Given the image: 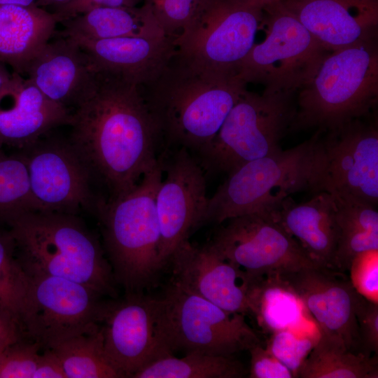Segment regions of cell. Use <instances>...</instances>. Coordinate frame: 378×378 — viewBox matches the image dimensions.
<instances>
[{"label": "cell", "mask_w": 378, "mask_h": 378, "mask_svg": "<svg viewBox=\"0 0 378 378\" xmlns=\"http://www.w3.org/2000/svg\"><path fill=\"white\" fill-rule=\"evenodd\" d=\"M279 276L313 316L320 332L341 339L350 351L362 353L356 316L362 295L349 276L319 265Z\"/></svg>", "instance_id": "obj_17"}, {"label": "cell", "mask_w": 378, "mask_h": 378, "mask_svg": "<svg viewBox=\"0 0 378 378\" xmlns=\"http://www.w3.org/2000/svg\"><path fill=\"white\" fill-rule=\"evenodd\" d=\"M2 351H3V350H2ZM2 351H0V354H1V353Z\"/></svg>", "instance_id": "obj_46"}, {"label": "cell", "mask_w": 378, "mask_h": 378, "mask_svg": "<svg viewBox=\"0 0 378 378\" xmlns=\"http://www.w3.org/2000/svg\"><path fill=\"white\" fill-rule=\"evenodd\" d=\"M156 194L160 231V257L163 267L176 248L196 228L204 224L209 197L204 170L189 150L178 148L167 162Z\"/></svg>", "instance_id": "obj_15"}, {"label": "cell", "mask_w": 378, "mask_h": 378, "mask_svg": "<svg viewBox=\"0 0 378 378\" xmlns=\"http://www.w3.org/2000/svg\"><path fill=\"white\" fill-rule=\"evenodd\" d=\"M300 368V378H377V356L350 351L340 338L320 332Z\"/></svg>", "instance_id": "obj_28"}, {"label": "cell", "mask_w": 378, "mask_h": 378, "mask_svg": "<svg viewBox=\"0 0 378 378\" xmlns=\"http://www.w3.org/2000/svg\"><path fill=\"white\" fill-rule=\"evenodd\" d=\"M38 0H0V5H14L25 7L35 6Z\"/></svg>", "instance_id": "obj_43"}, {"label": "cell", "mask_w": 378, "mask_h": 378, "mask_svg": "<svg viewBox=\"0 0 378 378\" xmlns=\"http://www.w3.org/2000/svg\"><path fill=\"white\" fill-rule=\"evenodd\" d=\"M265 36L255 43L237 75L246 83L295 92L314 74L329 52L282 2L262 8Z\"/></svg>", "instance_id": "obj_8"}, {"label": "cell", "mask_w": 378, "mask_h": 378, "mask_svg": "<svg viewBox=\"0 0 378 378\" xmlns=\"http://www.w3.org/2000/svg\"><path fill=\"white\" fill-rule=\"evenodd\" d=\"M246 85L237 74L198 66L176 51L158 76L140 88L162 139L198 153L215 136Z\"/></svg>", "instance_id": "obj_2"}, {"label": "cell", "mask_w": 378, "mask_h": 378, "mask_svg": "<svg viewBox=\"0 0 378 378\" xmlns=\"http://www.w3.org/2000/svg\"><path fill=\"white\" fill-rule=\"evenodd\" d=\"M162 175L160 158L132 190L117 198L102 199L95 212L104 252L125 295L144 293L164 268L155 202Z\"/></svg>", "instance_id": "obj_4"}, {"label": "cell", "mask_w": 378, "mask_h": 378, "mask_svg": "<svg viewBox=\"0 0 378 378\" xmlns=\"http://www.w3.org/2000/svg\"><path fill=\"white\" fill-rule=\"evenodd\" d=\"M143 0H73L51 13L58 22L100 7H136Z\"/></svg>", "instance_id": "obj_39"}, {"label": "cell", "mask_w": 378, "mask_h": 378, "mask_svg": "<svg viewBox=\"0 0 378 378\" xmlns=\"http://www.w3.org/2000/svg\"><path fill=\"white\" fill-rule=\"evenodd\" d=\"M243 3L262 8L265 6L274 3L284 2L291 0H238Z\"/></svg>", "instance_id": "obj_44"}, {"label": "cell", "mask_w": 378, "mask_h": 378, "mask_svg": "<svg viewBox=\"0 0 378 378\" xmlns=\"http://www.w3.org/2000/svg\"><path fill=\"white\" fill-rule=\"evenodd\" d=\"M17 153L26 163L39 211L95 214L102 199L93 195L92 175L69 139L48 133Z\"/></svg>", "instance_id": "obj_14"}, {"label": "cell", "mask_w": 378, "mask_h": 378, "mask_svg": "<svg viewBox=\"0 0 378 378\" xmlns=\"http://www.w3.org/2000/svg\"><path fill=\"white\" fill-rule=\"evenodd\" d=\"M70 126L69 140L92 179L107 188V200L129 192L160 161L162 134L140 85L120 76L97 71Z\"/></svg>", "instance_id": "obj_1"}, {"label": "cell", "mask_w": 378, "mask_h": 378, "mask_svg": "<svg viewBox=\"0 0 378 378\" xmlns=\"http://www.w3.org/2000/svg\"><path fill=\"white\" fill-rule=\"evenodd\" d=\"M169 264L174 281L187 290L232 312L248 314L246 274L224 259L208 242L181 244Z\"/></svg>", "instance_id": "obj_18"}, {"label": "cell", "mask_w": 378, "mask_h": 378, "mask_svg": "<svg viewBox=\"0 0 378 378\" xmlns=\"http://www.w3.org/2000/svg\"><path fill=\"white\" fill-rule=\"evenodd\" d=\"M51 12L35 6L0 5V64L24 76L34 57L55 33Z\"/></svg>", "instance_id": "obj_24"}, {"label": "cell", "mask_w": 378, "mask_h": 378, "mask_svg": "<svg viewBox=\"0 0 378 378\" xmlns=\"http://www.w3.org/2000/svg\"><path fill=\"white\" fill-rule=\"evenodd\" d=\"M263 214L278 223L315 264L336 270L338 225L330 192L314 193L309 200L301 203L288 196Z\"/></svg>", "instance_id": "obj_22"}, {"label": "cell", "mask_w": 378, "mask_h": 378, "mask_svg": "<svg viewBox=\"0 0 378 378\" xmlns=\"http://www.w3.org/2000/svg\"><path fill=\"white\" fill-rule=\"evenodd\" d=\"M262 8L238 0H202L174 40L176 52L198 66L237 74L262 27Z\"/></svg>", "instance_id": "obj_10"}, {"label": "cell", "mask_w": 378, "mask_h": 378, "mask_svg": "<svg viewBox=\"0 0 378 378\" xmlns=\"http://www.w3.org/2000/svg\"><path fill=\"white\" fill-rule=\"evenodd\" d=\"M97 74L88 55L75 41L58 36L38 51L24 76L48 99L71 111L88 96Z\"/></svg>", "instance_id": "obj_21"}, {"label": "cell", "mask_w": 378, "mask_h": 378, "mask_svg": "<svg viewBox=\"0 0 378 378\" xmlns=\"http://www.w3.org/2000/svg\"><path fill=\"white\" fill-rule=\"evenodd\" d=\"M296 111L295 92L245 90L213 139L198 154L202 168L228 174L251 160L280 151Z\"/></svg>", "instance_id": "obj_7"}, {"label": "cell", "mask_w": 378, "mask_h": 378, "mask_svg": "<svg viewBox=\"0 0 378 378\" xmlns=\"http://www.w3.org/2000/svg\"><path fill=\"white\" fill-rule=\"evenodd\" d=\"M325 191L332 195L336 206L335 268L344 272L359 254L378 250V212L374 206L354 195L333 188Z\"/></svg>", "instance_id": "obj_26"}, {"label": "cell", "mask_w": 378, "mask_h": 378, "mask_svg": "<svg viewBox=\"0 0 378 378\" xmlns=\"http://www.w3.org/2000/svg\"><path fill=\"white\" fill-rule=\"evenodd\" d=\"M74 41L97 71L120 76L139 85L158 76L176 52L174 40L167 36Z\"/></svg>", "instance_id": "obj_23"}, {"label": "cell", "mask_w": 378, "mask_h": 378, "mask_svg": "<svg viewBox=\"0 0 378 378\" xmlns=\"http://www.w3.org/2000/svg\"><path fill=\"white\" fill-rule=\"evenodd\" d=\"M248 374L244 365L234 356L185 354L169 355L148 365L132 378H241Z\"/></svg>", "instance_id": "obj_30"}, {"label": "cell", "mask_w": 378, "mask_h": 378, "mask_svg": "<svg viewBox=\"0 0 378 378\" xmlns=\"http://www.w3.org/2000/svg\"><path fill=\"white\" fill-rule=\"evenodd\" d=\"M202 0H143L165 35L174 40L190 22Z\"/></svg>", "instance_id": "obj_34"}, {"label": "cell", "mask_w": 378, "mask_h": 378, "mask_svg": "<svg viewBox=\"0 0 378 378\" xmlns=\"http://www.w3.org/2000/svg\"><path fill=\"white\" fill-rule=\"evenodd\" d=\"M378 99L377 38L329 52L295 93L290 129L334 130L370 113Z\"/></svg>", "instance_id": "obj_6"}, {"label": "cell", "mask_w": 378, "mask_h": 378, "mask_svg": "<svg viewBox=\"0 0 378 378\" xmlns=\"http://www.w3.org/2000/svg\"><path fill=\"white\" fill-rule=\"evenodd\" d=\"M39 211L31 190L26 163L17 153L0 148V225L8 227L22 215Z\"/></svg>", "instance_id": "obj_31"}, {"label": "cell", "mask_w": 378, "mask_h": 378, "mask_svg": "<svg viewBox=\"0 0 378 378\" xmlns=\"http://www.w3.org/2000/svg\"><path fill=\"white\" fill-rule=\"evenodd\" d=\"M72 1L73 0H38L36 6L44 9L46 8H53L55 9Z\"/></svg>", "instance_id": "obj_42"}, {"label": "cell", "mask_w": 378, "mask_h": 378, "mask_svg": "<svg viewBox=\"0 0 378 378\" xmlns=\"http://www.w3.org/2000/svg\"><path fill=\"white\" fill-rule=\"evenodd\" d=\"M319 335H301L292 329L281 330L270 335L266 349L297 377L300 368L316 344Z\"/></svg>", "instance_id": "obj_33"}, {"label": "cell", "mask_w": 378, "mask_h": 378, "mask_svg": "<svg viewBox=\"0 0 378 378\" xmlns=\"http://www.w3.org/2000/svg\"><path fill=\"white\" fill-rule=\"evenodd\" d=\"M323 190L333 188L378 202V131L356 119L323 132Z\"/></svg>", "instance_id": "obj_16"}, {"label": "cell", "mask_w": 378, "mask_h": 378, "mask_svg": "<svg viewBox=\"0 0 378 378\" xmlns=\"http://www.w3.org/2000/svg\"><path fill=\"white\" fill-rule=\"evenodd\" d=\"M158 300L163 333L173 354L234 356L261 343L244 314L227 311L174 282Z\"/></svg>", "instance_id": "obj_9"}, {"label": "cell", "mask_w": 378, "mask_h": 378, "mask_svg": "<svg viewBox=\"0 0 378 378\" xmlns=\"http://www.w3.org/2000/svg\"><path fill=\"white\" fill-rule=\"evenodd\" d=\"M72 111L45 96L27 77L12 72L0 89V148H25L62 125Z\"/></svg>", "instance_id": "obj_19"}, {"label": "cell", "mask_w": 378, "mask_h": 378, "mask_svg": "<svg viewBox=\"0 0 378 378\" xmlns=\"http://www.w3.org/2000/svg\"><path fill=\"white\" fill-rule=\"evenodd\" d=\"M22 337L16 321L0 309V351Z\"/></svg>", "instance_id": "obj_41"}, {"label": "cell", "mask_w": 378, "mask_h": 378, "mask_svg": "<svg viewBox=\"0 0 378 378\" xmlns=\"http://www.w3.org/2000/svg\"><path fill=\"white\" fill-rule=\"evenodd\" d=\"M322 132L298 146L248 162L227 174L209 197L204 224L265 213L290 195L323 190Z\"/></svg>", "instance_id": "obj_5"}, {"label": "cell", "mask_w": 378, "mask_h": 378, "mask_svg": "<svg viewBox=\"0 0 378 378\" xmlns=\"http://www.w3.org/2000/svg\"><path fill=\"white\" fill-rule=\"evenodd\" d=\"M29 277L51 276L117 298L112 267L97 237L76 214L33 211L8 227Z\"/></svg>", "instance_id": "obj_3"}, {"label": "cell", "mask_w": 378, "mask_h": 378, "mask_svg": "<svg viewBox=\"0 0 378 378\" xmlns=\"http://www.w3.org/2000/svg\"><path fill=\"white\" fill-rule=\"evenodd\" d=\"M356 319L362 353L378 354V302L361 295L356 309Z\"/></svg>", "instance_id": "obj_37"}, {"label": "cell", "mask_w": 378, "mask_h": 378, "mask_svg": "<svg viewBox=\"0 0 378 378\" xmlns=\"http://www.w3.org/2000/svg\"><path fill=\"white\" fill-rule=\"evenodd\" d=\"M250 353L249 378H293V372L261 343L248 350Z\"/></svg>", "instance_id": "obj_38"}, {"label": "cell", "mask_w": 378, "mask_h": 378, "mask_svg": "<svg viewBox=\"0 0 378 378\" xmlns=\"http://www.w3.org/2000/svg\"><path fill=\"white\" fill-rule=\"evenodd\" d=\"M249 313L267 333L297 328L303 322V304L279 275L258 278L247 291Z\"/></svg>", "instance_id": "obj_27"}, {"label": "cell", "mask_w": 378, "mask_h": 378, "mask_svg": "<svg viewBox=\"0 0 378 378\" xmlns=\"http://www.w3.org/2000/svg\"><path fill=\"white\" fill-rule=\"evenodd\" d=\"M79 283L51 276L29 277L20 315L22 337L42 349L52 347L99 323L106 300Z\"/></svg>", "instance_id": "obj_11"}, {"label": "cell", "mask_w": 378, "mask_h": 378, "mask_svg": "<svg viewBox=\"0 0 378 378\" xmlns=\"http://www.w3.org/2000/svg\"><path fill=\"white\" fill-rule=\"evenodd\" d=\"M224 222L209 243L224 259L242 270L249 283L262 276L317 265L267 214H246Z\"/></svg>", "instance_id": "obj_12"}, {"label": "cell", "mask_w": 378, "mask_h": 378, "mask_svg": "<svg viewBox=\"0 0 378 378\" xmlns=\"http://www.w3.org/2000/svg\"><path fill=\"white\" fill-rule=\"evenodd\" d=\"M99 323L106 354L122 378L174 355L163 333L158 298L136 293L106 300Z\"/></svg>", "instance_id": "obj_13"}, {"label": "cell", "mask_w": 378, "mask_h": 378, "mask_svg": "<svg viewBox=\"0 0 378 378\" xmlns=\"http://www.w3.org/2000/svg\"><path fill=\"white\" fill-rule=\"evenodd\" d=\"M33 378H67L61 360L52 348L41 351Z\"/></svg>", "instance_id": "obj_40"}, {"label": "cell", "mask_w": 378, "mask_h": 378, "mask_svg": "<svg viewBox=\"0 0 378 378\" xmlns=\"http://www.w3.org/2000/svg\"><path fill=\"white\" fill-rule=\"evenodd\" d=\"M58 36L74 41L167 36L149 8L100 7L66 19Z\"/></svg>", "instance_id": "obj_25"}, {"label": "cell", "mask_w": 378, "mask_h": 378, "mask_svg": "<svg viewBox=\"0 0 378 378\" xmlns=\"http://www.w3.org/2000/svg\"><path fill=\"white\" fill-rule=\"evenodd\" d=\"M349 272L357 292L378 302V250L359 254L353 260Z\"/></svg>", "instance_id": "obj_36"}, {"label": "cell", "mask_w": 378, "mask_h": 378, "mask_svg": "<svg viewBox=\"0 0 378 378\" xmlns=\"http://www.w3.org/2000/svg\"><path fill=\"white\" fill-rule=\"evenodd\" d=\"M12 73H10L6 65L0 64V89L9 80Z\"/></svg>", "instance_id": "obj_45"}, {"label": "cell", "mask_w": 378, "mask_h": 378, "mask_svg": "<svg viewBox=\"0 0 378 378\" xmlns=\"http://www.w3.org/2000/svg\"><path fill=\"white\" fill-rule=\"evenodd\" d=\"M41 346L21 337L0 354V378H33Z\"/></svg>", "instance_id": "obj_35"}, {"label": "cell", "mask_w": 378, "mask_h": 378, "mask_svg": "<svg viewBox=\"0 0 378 378\" xmlns=\"http://www.w3.org/2000/svg\"><path fill=\"white\" fill-rule=\"evenodd\" d=\"M29 288V277L17 257L14 239L9 230L0 229V309L18 325Z\"/></svg>", "instance_id": "obj_32"}, {"label": "cell", "mask_w": 378, "mask_h": 378, "mask_svg": "<svg viewBox=\"0 0 378 378\" xmlns=\"http://www.w3.org/2000/svg\"><path fill=\"white\" fill-rule=\"evenodd\" d=\"M282 3L329 52L377 38L378 0H291Z\"/></svg>", "instance_id": "obj_20"}, {"label": "cell", "mask_w": 378, "mask_h": 378, "mask_svg": "<svg viewBox=\"0 0 378 378\" xmlns=\"http://www.w3.org/2000/svg\"><path fill=\"white\" fill-rule=\"evenodd\" d=\"M67 378H122L108 360L99 323L52 347Z\"/></svg>", "instance_id": "obj_29"}]
</instances>
